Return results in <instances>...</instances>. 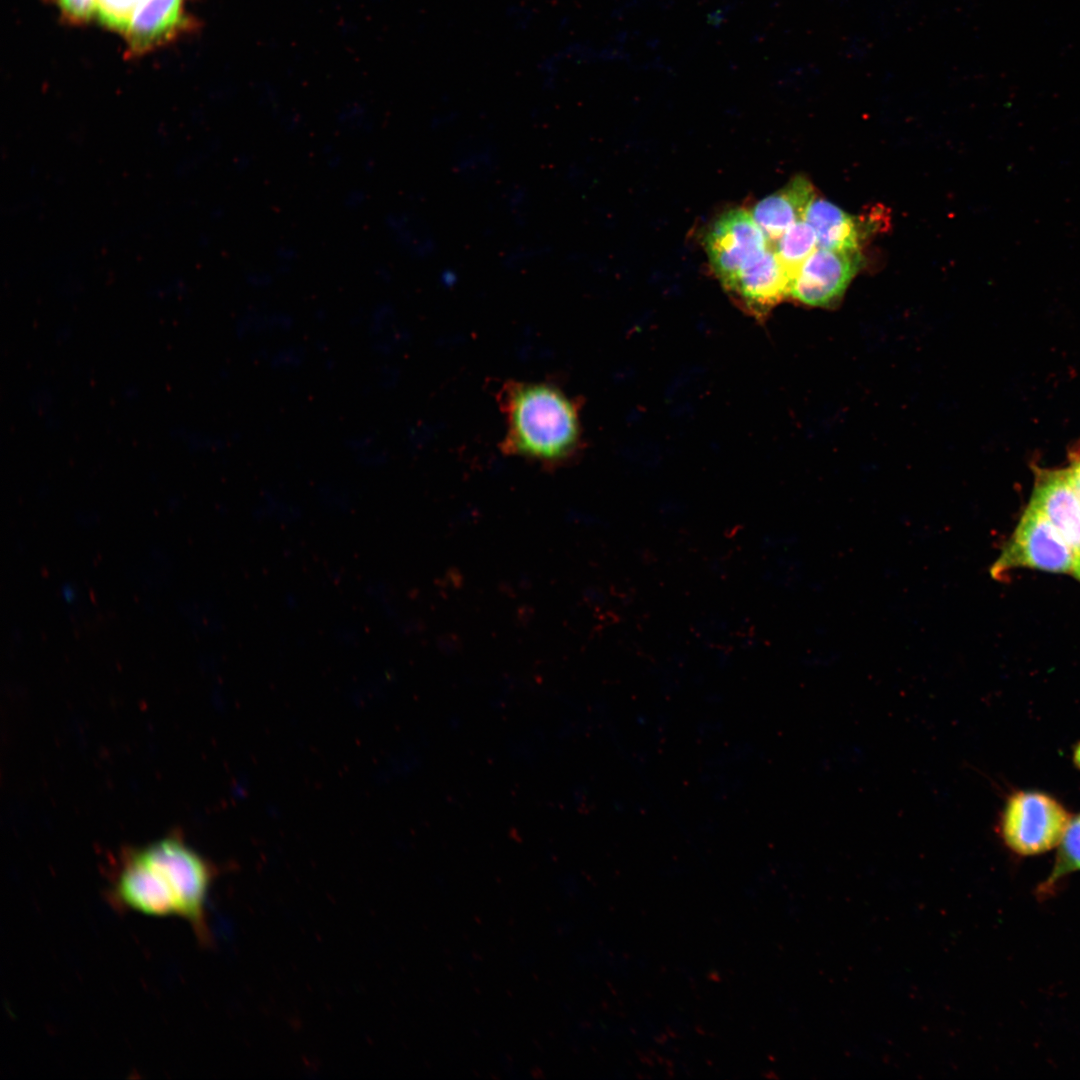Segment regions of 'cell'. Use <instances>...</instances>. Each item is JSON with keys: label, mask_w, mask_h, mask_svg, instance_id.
I'll use <instances>...</instances> for the list:
<instances>
[{"label": "cell", "mask_w": 1080, "mask_h": 1080, "mask_svg": "<svg viewBox=\"0 0 1080 1080\" xmlns=\"http://www.w3.org/2000/svg\"><path fill=\"white\" fill-rule=\"evenodd\" d=\"M505 432L501 450L546 470L567 466L578 454L581 425L577 402L546 381L506 382L498 393Z\"/></svg>", "instance_id": "1"}, {"label": "cell", "mask_w": 1080, "mask_h": 1080, "mask_svg": "<svg viewBox=\"0 0 1080 1080\" xmlns=\"http://www.w3.org/2000/svg\"><path fill=\"white\" fill-rule=\"evenodd\" d=\"M137 853L165 879L173 892L179 918L187 921L201 943H209L206 904L215 869L176 839L157 841Z\"/></svg>", "instance_id": "2"}, {"label": "cell", "mask_w": 1080, "mask_h": 1080, "mask_svg": "<svg viewBox=\"0 0 1080 1080\" xmlns=\"http://www.w3.org/2000/svg\"><path fill=\"white\" fill-rule=\"evenodd\" d=\"M1070 819L1064 805L1050 794L1019 790L1007 797L997 832L1013 853L1035 856L1058 846Z\"/></svg>", "instance_id": "3"}, {"label": "cell", "mask_w": 1080, "mask_h": 1080, "mask_svg": "<svg viewBox=\"0 0 1080 1080\" xmlns=\"http://www.w3.org/2000/svg\"><path fill=\"white\" fill-rule=\"evenodd\" d=\"M1074 556L1072 548L1055 526L1028 504L1001 555L991 567V575L1000 579L1008 571L1019 567L1071 573Z\"/></svg>", "instance_id": "4"}, {"label": "cell", "mask_w": 1080, "mask_h": 1080, "mask_svg": "<svg viewBox=\"0 0 1080 1080\" xmlns=\"http://www.w3.org/2000/svg\"><path fill=\"white\" fill-rule=\"evenodd\" d=\"M769 246L752 215L743 209H733L721 215L705 237L710 264L724 288Z\"/></svg>", "instance_id": "5"}, {"label": "cell", "mask_w": 1080, "mask_h": 1080, "mask_svg": "<svg viewBox=\"0 0 1080 1080\" xmlns=\"http://www.w3.org/2000/svg\"><path fill=\"white\" fill-rule=\"evenodd\" d=\"M861 264L858 251L818 248L797 271L790 295L810 306L832 307L839 302Z\"/></svg>", "instance_id": "6"}, {"label": "cell", "mask_w": 1080, "mask_h": 1080, "mask_svg": "<svg viewBox=\"0 0 1080 1080\" xmlns=\"http://www.w3.org/2000/svg\"><path fill=\"white\" fill-rule=\"evenodd\" d=\"M1034 472L1029 505L1055 526L1074 555L1080 554V498L1068 469L1035 468Z\"/></svg>", "instance_id": "7"}, {"label": "cell", "mask_w": 1080, "mask_h": 1080, "mask_svg": "<svg viewBox=\"0 0 1080 1080\" xmlns=\"http://www.w3.org/2000/svg\"><path fill=\"white\" fill-rule=\"evenodd\" d=\"M792 277L769 248L744 267L725 289L755 315L766 313L790 295Z\"/></svg>", "instance_id": "8"}, {"label": "cell", "mask_w": 1080, "mask_h": 1080, "mask_svg": "<svg viewBox=\"0 0 1080 1080\" xmlns=\"http://www.w3.org/2000/svg\"><path fill=\"white\" fill-rule=\"evenodd\" d=\"M814 197V189L809 180L804 176H796L783 188L754 206L751 215L765 234L769 245L775 243L794 223L804 220L806 210Z\"/></svg>", "instance_id": "9"}, {"label": "cell", "mask_w": 1080, "mask_h": 1080, "mask_svg": "<svg viewBox=\"0 0 1080 1080\" xmlns=\"http://www.w3.org/2000/svg\"><path fill=\"white\" fill-rule=\"evenodd\" d=\"M182 20L183 0H141L125 30L130 49L152 47L175 32Z\"/></svg>", "instance_id": "10"}, {"label": "cell", "mask_w": 1080, "mask_h": 1080, "mask_svg": "<svg viewBox=\"0 0 1080 1080\" xmlns=\"http://www.w3.org/2000/svg\"><path fill=\"white\" fill-rule=\"evenodd\" d=\"M804 220L817 237L818 248L836 251H858L859 226L854 217L822 198H813Z\"/></svg>", "instance_id": "11"}, {"label": "cell", "mask_w": 1080, "mask_h": 1080, "mask_svg": "<svg viewBox=\"0 0 1080 1080\" xmlns=\"http://www.w3.org/2000/svg\"><path fill=\"white\" fill-rule=\"evenodd\" d=\"M386 232L406 256L425 260L436 255L438 241L425 219L410 210L392 211L384 218Z\"/></svg>", "instance_id": "12"}, {"label": "cell", "mask_w": 1080, "mask_h": 1080, "mask_svg": "<svg viewBox=\"0 0 1080 1080\" xmlns=\"http://www.w3.org/2000/svg\"><path fill=\"white\" fill-rule=\"evenodd\" d=\"M499 161L496 144L484 136H468L456 145L451 169L465 184L479 185L495 175Z\"/></svg>", "instance_id": "13"}, {"label": "cell", "mask_w": 1080, "mask_h": 1080, "mask_svg": "<svg viewBox=\"0 0 1080 1080\" xmlns=\"http://www.w3.org/2000/svg\"><path fill=\"white\" fill-rule=\"evenodd\" d=\"M295 326V316L286 309L251 305L239 315L235 331L242 340L260 341L286 336Z\"/></svg>", "instance_id": "14"}, {"label": "cell", "mask_w": 1080, "mask_h": 1080, "mask_svg": "<svg viewBox=\"0 0 1080 1080\" xmlns=\"http://www.w3.org/2000/svg\"><path fill=\"white\" fill-rule=\"evenodd\" d=\"M770 247L793 281L801 265L818 247L816 233L809 223L801 220L790 226Z\"/></svg>", "instance_id": "15"}, {"label": "cell", "mask_w": 1080, "mask_h": 1080, "mask_svg": "<svg viewBox=\"0 0 1080 1080\" xmlns=\"http://www.w3.org/2000/svg\"><path fill=\"white\" fill-rule=\"evenodd\" d=\"M1057 847L1050 873L1038 888L1040 896L1052 893L1063 878L1080 871V813L1071 817Z\"/></svg>", "instance_id": "16"}, {"label": "cell", "mask_w": 1080, "mask_h": 1080, "mask_svg": "<svg viewBox=\"0 0 1080 1080\" xmlns=\"http://www.w3.org/2000/svg\"><path fill=\"white\" fill-rule=\"evenodd\" d=\"M345 448L361 467L376 469L385 462L386 453L375 432L360 431L345 440Z\"/></svg>", "instance_id": "17"}, {"label": "cell", "mask_w": 1080, "mask_h": 1080, "mask_svg": "<svg viewBox=\"0 0 1080 1080\" xmlns=\"http://www.w3.org/2000/svg\"><path fill=\"white\" fill-rule=\"evenodd\" d=\"M308 360L306 346L288 341L273 346L264 355L267 367L277 373H294L301 370Z\"/></svg>", "instance_id": "18"}, {"label": "cell", "mask_w": 1080, "mask_h": 1080, "mask_svg": "<svg viewBox=\"0 0 1080 1080\" xmlns=\"http://www.w3.org/2000/svg\"><path fill=\"white\" fill-rule=\"evenodd\" d=\"M141 0H97L96 15L106 25L125 32Z\"/></svg>", "instance_id": "19"}, {"label": "cell", "mask_w": 1080, "mask_h": 1080, "mask_svg": "<svg viewBox=\"0 0 1080 1080\" xmlns=\"http://www.w3.org/2000/svg\"><path fill=\"white\" fill-rule=\"evenodd\" d=\"M550 248L539 243H521L504 254V263L508 267L517 268L527 265L535 260L547 256Z\"/></svg>", "instance_id": "20"}, {"label": "cell", "mask_w": 1080, "mask_h": 1080, "mask_svg": "<svg viewBox=\"0 0 1080 1080\" xmlns=\"http://www.w3.org/2000/svg\"><path fill=\"white\" fill-rule=\"evenodd\" d=\"M502 202L504 208L517 220H521L528 212L529 193L520 184H512L503 193Z\"/></svg>", "instance_id": "21"}, {"label": "cell", "mask_w": 1080, "mask_h": 1080, "mask_svg": "<svg viewBox=\"0 0 1080 1080\" xmlns=\"http://www.w3.org/2000/svg\"><path fill=\"white\" fill-rule=\"evenodd\" d=\"M259 505L261 511L270 512L272 518L279 517L280 515V520L284 517L287 518L289 513L295 515V512H297V507L291 500L273 491L264 494L261 497Z\"/></svg>", "instance_id": "22"}, {"label": "cell", "mask_w": 1080, "mask_h": 1080, "mask_svg": "<svg viewBox=\"0 0 1080 1080\" xmlns=\"http://www.w3.org/2000/svg\"><path fill=\"white\" fill-rule=\"evenodd\" d=\"M369 120L370 118L367 112L361 110L358 106H352L350 109H343L338 117L339 124L348 132L367 131L370 126Z\"/></svg>", "instance_id": "23"}, {"label": "cell", "mask_w": 1080, "mask_h": 1080, "mask_svg": "<svg viewBox=\"0 0 1080 1080\" xmlns=\"http://www.w3.org/2000/svg\"><path fill=\"white\" fill-rule=\"evenodd\" d=\"M62 10L68 16L84 20L96 14L97 0H58Z\"/></svg>", "instance_id": "24"}, {"label": "cell", "mask_w": 1080, "mask_h": 1080, "mask_svg": "<svg viewBox=\"0 0 1080 1080\" xmlns=\"http://www.w3.org/2000/svg\"><path fill=\"white\" fill-rule=\"evenodd\" d=\"M1072 480V483L1080 498V451H1073L1070 456V465L1067 468Z\"/></svg>", "instance_id": "25"}, {"label": "cell", "mask_w": 1080, "mask_h": 1080, "mask_svg": "<svg viewBox=\"0 0 1080 1080\" xmlns=\"http://www.w3.org/2000/svg\"><path fill=\"white\" fill-rule=\"evenodd\" d=\"M248 285L254 289H265L272 283V277L266 272H250L248 274Z\"/></svg>", "instance_id": "26"}, {"label": "cell", "mask_w": 1080, "mask_h": 1080, "mask_svg": "<svg viewBox=\"0 0 1080 1080\" xmlns=\"http://www.w3.org/2000/svg\"><path fill=\"white\" fill-rule=\"evenodd\" d=\"M1080 581V554L1075 555L1071 572Z\"/></svg>", "instance_id": "27"}, {"label": "cell", "mask_w": 1080, "mask_h": 1080, "mask_svg": "<svg viewBox=\"0 0 1080 1080\" xmlns=\"http://www.w3.org/2000/svg\"><path fill=\"white\" fill-rule=\"evenodd\" d=\"M1074 761L1076 762L1078 767H1080V744L1076 747L1074 751Z\"/></svg>", "instance_id": "28"}]
</instances>
